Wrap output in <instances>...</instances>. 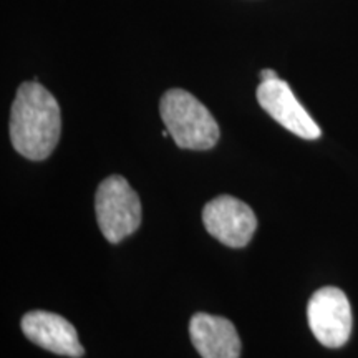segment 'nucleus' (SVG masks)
Wrapping results in <instances>:
<instances>
[{"label":"nucleus","mask_w":358,"mask_h":358,"mask_svg":"<svg viewBox=\"0 0 358 358\" xmlns=\"http://www.w3.org/2000/svg\"><path fill=\"white\" fill-rule=\"evenodd\" d=\"M62 133L60 105L37 80L22 83L10 111V141L27 159L42 161L53 153Z\"/></svg>","instance_id":"obj_1"},{"label":"nucleus","mask_w":358,"mask_h":358,"mask_svg":"<svg viewBox=\"0 0 358 358\" xmlns=\"http://www.w3.org/2000/svg\"><path fill=\"white\" fill-rule=\"evenodd\" d=\"M159 113L169 136L182 150H211L221 136L211 111L185 90L174 88L164 93Z\"/></svg>","instance_id":"obj_2"},{"label":"nucleus","mask_w":358,"mask_h":358,"mask_svg":"<svg viewBox=\"0 0 358 358\" xmlns=\"http://www.w3.org/2000/svg\"><path fill=\"white\" fill-rule=\"evenodd\" d=\"M96 221L111 244L122 243L141 224V201L123 176L113 174L100 182L95 196Z\"/></svg>","instance_id":"obj_3"},{"label":"nucleus","mask_w":358,"mask_h":358,"mask_svg":"<svg viewBox=\"0 0 358 358\" xmlns=\"http://www.w3.org/2000/svg\"><path fill=\"white\" fill-rule=\"evenodd\" d=\"M312 334L324 347L340 348L352 334V307L338 287H324L312 295L307 306Z\"/></svg>","instance_id":"obj_4"},{"label":"nucleus","mask_w":358,"mask_h":358,"mask_svg":"<svg viewBox=\"0 0 358 358\" xmlns=\"http://www.w3.org/2000/svg\"><path fill=\"white\" fill-rule=\"evenodd\" d=\"M206 231L229 248H244L257 229V217L250 206L232 196H219L203 209Z\"/></svg>","instance_id":"obj_5"},{"label":"nucleus","mask_w":358,"mask_h":358,"mask_svg":"<svg viewBox=\"0 0 358 358\" xmlns=\"http://www.w3.org/2000/svg\"><path fill=\"white\" fill-rule=\"evenodd\" d=\"M257 101L277 123L303 140L320 138L319 124L295 98L289 83L280 78L266 80L257 87Z\"/></svg>","instance_id":"obj_6"},{"label":"nucleus","mask_w":358,"mask_h":358,"mask_svg":"<svg viewBox=\"0 0 358 358\" xmlns=\"http://www.w3.org/2000/svg\"><path fill=\"white\" fill-rule=\"evenodd\" d=\"M22 330L30 342L57 355L78 358L85 353L75 327L58 313L45 310L25 313Z\"/></svg>","instance_id":"obj_7"},{"label":"nucleus","mask_w":358,"mask_h":358,"mask_svg":"<svg viewBox=\"0 0 358 358\" xmlns=\"http://www.w3.org/2000/svg\"><path fill=\"white\" fill-rule=\"evenodd\" d=\"M191 342L203 358H239L241 338L224 317L196 313L189 322Z\"/></svg>","instance_id":"obj_8"},{"label":"nucleus","mask_w":358,"mask_h":358,"mask_svg":"<svg viewBox=\"0 0 358 358\" xmlns=\"http://www.w3.org/2000/svg\"><path fill=\"white\" fill-rule=\"evenodd\" d=\"M274 78H279V77H277V73H275L274 70L266 69V70L261 71V80H262V82H266V80H274Z\"/></svg>","instance_id":"obj_9"}]
</instances>
